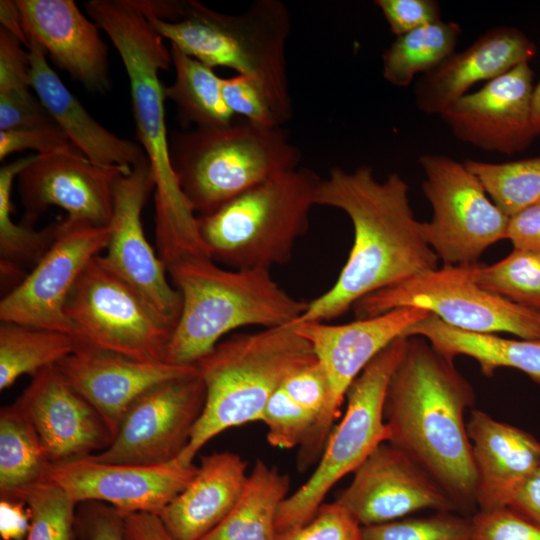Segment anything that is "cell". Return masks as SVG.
Returning <instances> with one entry per match:
<instances>
[{
	"instance_id": "cell-40",
	"label": "cell",
	"mask_w": 540,
	"mask_h": 540,
	"mask_svg": "<svg viewBox=\"0 0 540 540\" xmlns=\"http://www.w3.org/2000/svg\"><path fill=\"white\" fill-rule=\"evenodd\" d=\"M222 95L235 116L261 127H280L267 97L253 79L239 74L223 78Z\"/></svg>"
},
{
	"instance_id": "cell-54",
	"label": "cell",
	"mask_w": 540,
	"mask_h": 540,
	"mask_svg": "<svg viewBox=\"0 0 540 540\" xmlns=\"http://www.w3.org/2000/svg\"><path fill=\"white\" fill-rule=\"evenodd\" d=\"M78 534H79V536H80V540H87V539H86L82 534H80L79 532H78Z\"/></svg>"
},
{
	"instance_id": "cell-43",
	"label": "cell",
	"mask_w": 540,
	"mask_h": 540,
	"mask_svg": "<svg viewBox=\"0 0 540 540\" xmlns=\"http://www.w3.org/2000/svg\"><path fill=\"white\" fill-rule=\"evenodd\" d=\"M471 520L473 540H540V527L508 507L478 510Z\"/></svg>"
},
{
	"instance_id": "cell-48",
	"label": "cell",
	"mask_w": 540,
	"mask_h": 540,
	"mask_svg": "<svg viewBox=\"0 0 540 540\" xmlns=\"http://www.w3.org/2000/svg\"><path fill=\"white\" fill-rule=\"evenodd\" d=\"M506 239L514 249L540 252V203L509 217Z\"/></svg>"
},
{
	"instance_id": "cell-25",
	"label": "cell",
	"mask_w": 540,
	"mask_h": 540,
	"mask_svg": "<svg viewBox=\"0 0 540 540\" xmlns=\"http://www.w3.org/2000/svg\"><path fill=\"white\" fill-rule=\"evenodd\" d=\"M479 510L508 507L517 488L540 467V442L530 433L475 409L467 422Z\"/></svg>"
},
{
	"instance_id": "cell-46",
	"label": "cell",
	"mask_w": 540,
	"mask_h": 540,
	"mask_svg": "<svg viewBox=\"0 0 540 540\" xmlns=\"http://www.w3.org/2000/svg\"><path fill=\"white\" fill-rule=\"evenodd\" d=\"M81 504L77 527L87 540H125L123 516L117 510L101 502Z\"/></svg>"
},
{
	"instance_id": "cell-23",
	"label": "cell",
	"mask_w": 540,
	"mask_h": 540,
	"mask_svg": "<svg viewBox=\"0 0 540 540\" xmlns=\"http://www.w3.org/2000/svg\"><path fill=\"white\" fill-rule=\"evenodd\" d=\"M15 4L28 44H36L86 89H109L107 45L98 25L74 1L15 0Z\"/></svg>"
},
{
	"instance_id": "cell-13",
	"label": "cell",
	"mask_w": 540,
	"mask_h": 540,
	"mask_svg": "<svg viewBox=\"0 0 540 540\" xmlns=\"http://www.w3.org/2000/svg\"><path fill=\"white\" fill-rule=\"evenodd\" d=\"M205 399L198 372L153 386L129 406L112 443L89 458L136 465L173 461L188 445Z\"/></svg>"
},
{
	"instance_id": "cell-14",
	"label": "cell",
	"mask_w": 540,
	"mask_h": 540,
	"mask_svg": "<svg viewBox=\"0 0 540 540\" xmlns=\"http://www.w3.org/2000/svg\"><path fill=\"white\" fill-rule=\"evenodd\" d=\"M154 190L155 178L148 160L118 178L106 254L99 258L175 328L182 298L169 282L165 264L149 244L141 218L143 207Z\"/></svg>"
},
{
	"instance_id": "cell-34",
	"label": "cell",
	"mask_w": 540,
	"mask_h": 540,
	"mask_svg": "<svg viewBox=\"0 0 540 540\" xmlns=\"http://www.w3.org/2000/svg\"><path fill=\"white\" fill-rule=\"evenodd\" d=\"M37 155L19 158L0 169V262L11 263L24 269L36 265L64 231L59 220L42 230H35L32 223H15L11 218L12 186L14 179Z\"/></svg>"
},
{
	"instance_id": "cell-26",
	"label": "cell",
	"mask_w": 540,
	"mask_h": 540,
	"mask_svg": "<svg viewBox=\"0 0 540 540\" xmlns=\"http://www.w3.org/2000/svg\"><path fill=\"white\" fill-rule=\"evenodd\" d=\"M191 482L158 514L173 540H200L221 523L247 482V463L223 451L201 456Z\"/></svg>"
},
{
	"instance_id": "cell-36",
	"label": "cell",
	"mask_w": 540,
	"mask_h": 540,
	"mask_svg": "<svg viewBox=\"0 0 540 540\" xmlns=\"http://www.w3.org/2000/svg\"><path fill=\"white\" fill-rule=\"evenodd\" d=\"M472 275L480 287L540 310V252L513 249L492 265L474 264Z\"/></svg>"
},
{
	"instance_id": "cell-5",
	"label": "cell",
	"mask_w": 540,
	"mask_h": 540,
	"mask_svg": "<svg viewBox=\"0 0 540 540\" xmlns=\"http://www.w3.org/2000/svg\"><path fill=\"white\" fill-rule=\"evenodd\" d=\"M317 360L293 324L232 335L194 365L206 389L203 411L179 458L192 463L225 430L260 421L271 396L296 370Z\"/></svg>"
},
{
	"instance_id": "cell-21",
	"label": "cell",
	"mask_w": 540,
	"mask_h": 540,
	"mask_svg": "<svg viewBox=\"0 0 540 540\" xmlns=\"http://www.w3.org/2000/svg\"><path fill=\"white\" fill-rule=\"evenodd\" d=\"M75 350L56 368L102 416L114 437L129 406L167 380L196 374L195 365L142 362L76 340Z\"/></svg>"
},
{
	"instance_id": "cell-15",
	"label": "cell",
	"mask_w": 540,
	"mask_h": 540,
	"mask_svg": "<svg viewBox=\"0 0 540 540\" xmlns=\"http://www.w3.org/2000/svg\"><path fill=\"white\" fill-rule=\"evenodd\" d=\"M198 469L179 457L159 465L105 463L87 457L52 465L44 482L62 489L76 504L101 502L121 515H158Z\"/></svg>"
},
{
	"instance_id": "cell-31",
	"label": "cell",
	"mask_w": 540,
	"mask_h": 540,
	"mask_svg": "<svg viewBox=\"0 0 540 540\" xmlns=\"http://www.w3.org/2000/svg\"><path fill=\"white\" fill-rule=\"evenodd\" d=\"M175 80L165 86L166 99L177 107L178 117L184 124L195 128H219L233 123L234 113L222 95V81L214 69L187 55L171 44Z\"/></svg>"
},
{
	"instance_id": "cell-44",
	"label": "cell",
	"mask_w": 540,
	"mask_h": 540,
	"mask_svg": "<svg viewBox=\"0 0 540 540\" xmlns=\"http://www.w3.org/2000/svg\"><path fill=\"white\" fill-rule=\"evenodd\" d=\"M21 41L0 28V95L31 99L30 64L28 51Z\"/></svg>"
},
{
	"instance_id": "cell-6",
	"label": "cell",
	"mask_w": 540,
	"mask_h": 540,
	"mask_svg": "<svg viewBox=\"0 0 540 540\" xmlns=\"http://www.w3.org/2000/svg\"><path fill=\"white\" fill-rule=\"evenodd\" d=\"M145 16V15H144ZM162 38L211 68L235 70L262 89L280 125L293 115L286 64L290 14L278 0H256L240 14L183 1L179 17L145 16Z\"/></svg>"
},
{
	"instance_id": "cell-45",
	"label": "cell",
	"mask_w": 540,
	"mask_h": 540,
	"mask_svg": "<svg viewBox=\"0 0 540 540\" xmlns=\"http://www.w3.org/2000/svg\"><path fill=\"white\" fill-rule=\"evenodd\" d=\"M374 5L396 37L442 20L440 5L434 0H375Z\"/></svg>"
},
{
	"instance_id": "cell-53",
	"label": "cell",
	"mask_w": 540,
	"mask_h": 540,
	"mask_svg": "<svg viewBox=\"0 0 540 540\" xmlns=\"http://www.w3.org/2000/svg\"><path fill=\"white\" fill-rule=\"evenodd\" d=\"M531 119L536 136L540 135V80L533 87L531 97Z\"/></svg>"
},
{
	"instance_id": "cell-47",
	"label": "cell",
	"mask_w": 540,
	"mask_h": 540,
	"mask_svg": "<svg viewBox=\"0 0 540 540\" xmlns=\"http://www.w3.org/2000/svg\"><path fill=\"white\" fill-rule=\"evenodd\" d=\"M37 97L0 95V131L54 124Z\"/></svg>"
},
{
	"instance_id": "cell-3",
	"label": "cell",
	"mask_w": 540,
	"mask_h": 540,
	"mask_svg": "<svg viewBox=\"0 0 540 540\" xmlns=\"http://www.w3.org/2000/svg\"><path fill=\"white\" fill-rule=\"evenodd\" d=\"M85 7L117 49L129 78L136 135L155 178L158 255L165 265L186 256L207 255L197 216L171 164L165 86L159 78V72L172 64L171 52L132 0H90Z\"/></svg>"
},
{
	"instance_id": "cell-37",
	"label": "cell",
	"mask_w": 540,
	"mask_h": 540,
	"mask_svg": "<svg viewBox=\"0 0 540 540\" xmlns=\"http://www.w3.org/2000/svg\"><path fill=\"white\" fill-rule=\"evenodd\" d=\"M9 500L24 502L30 511V528L25 540H76L78 504L59 487L42 482Z\"/></svg>"
},
{
	"instance_id": "cell-1",
	"label": "cell",
	"mask_w": 540,
	"mask_h": 540,
	"mask_svg": "<svg viewBox=\"0 0 540 540\" xmlns=\"http://www.w3.org/2000/svg\"><path fill=\"white\" fill-rule=\"evenodd\" d=\"M316 205L342 210L354 241L334 285L309 301L293 324L335 319L361 298L438 267L411 208L409 186L398 173L379 181L369 166L334 167L321 180Z\"/></svg>"
},
{
	"instance_id": "cell-16",
	"label": "cell",
	"mask_w": 540,
	"mask_h": 540,
	"mask_svg": "<svg viewBox=\"0 0 540 540\" xmlns=\"http://www.w3.org/2000/svg\"><path fill=\"white\" fill-rule=\"evenodd\" d=\"M50 249L0 302V320L70 334L75 330L65 313L67 298L86 265L105 250L108 227L68 226Z\"/></svg>"
},
{
	"instance_id": "cell-50",
	"label": "cell",
	"mask_w": 540,
	"mask_h": 540,
	"mask_svg": "<svg viewBox=\"0 0 540 540\" xmlns=\"http://www.w3.org/2000/svg\"><path fill=\"white\" fill-rule=\"evenodd\" d=\"M508 508L540 527V467L517 488Z\"/></svg>"
},
{
	"instance_id": "cell-20",
	"label": "cell",
	"mask_w": 540,
	"mask_h": 540,
	"mask_svg": "<svg viewBox=\"0 0 540 540\" xmlns=\"http://www.w3.org/2000/svg\"><path fill=\"white\" fill-rule=\"evenodd\" d=\"M17 401L53 465L87 458L105 450L114 439L102 416L56 366L34 376Z\"/></svg>"
},
{
	"instance_id": "cell-30",
	"label": "cell",
	"mask_w": 540,
	"mask_h": 540,
	"mask_svg": "<svg viewBox=\"0 0 540 540\" xmlns=\"http://www.w3.org/2000/svg\"><path fill=\"white\" fill-rule=\"evenodd\" d=\"M53 464L25 410L16 400L0 410V497L42 483Z\"/></svg>"
},
{
	"instance_id": "cell-35",
	"label": "cell",
	"mask_w": 540,
	"mask_h": 540,
	"mask_svg": "<svg viewBox=\"0 0 540 540\" xmlns=\"http://www.w3.org/2000/svg\"><path fill=\"white\" fill-rule=\"evenodd\" d=\"M464 163L508 217L540 203V155L502 163L471 159Z\"/></svg>"
},
{
	"instance_id": "cell-12",
	"label": "cell",
	"mask_w": 540,
	"mask_h": 540,
	"mask_svg": "<svg viewBox=\"0 0 540 540\" xmlns=\"http://www.w3.org/2000/svg\"><path fill=\"white\" fill-rule=\"evenodd\" d=\"M422 191L433 210L421 222L426 243L444 265H473L492 244L506 239L509 217L490 199L465 165L440 154H423Z\"/></svg>"
},
{
	"instance_id": "cell-8",
	"label": "cell",
	"mask_w": 540,
	"mask_h": 540,
	"mask_svg": "<svg viewBox=\"0 0 540 540\" xmlns=\"http://www.w3.org/2000/svg\"><path fill=\"white\" fill-rule=\"evenodd\" d=\"M169 147L180 188L198 216L298 168L302 159L281 127H261L240 117L225 127L174 132Z\"/></svg>"
},
{
	"instance_id": "cell-52",
	"label": "cell",
	"mask_w": 540,
	"mask_h": 540,
	"mask_svg": "<svg viewBox=\"0 0 540 540\" xmlns=\"http://www.w3.org/2000/svg\"><path fill=\"white\" fill-rule=\"evenodd\" d=\"M0 22L2 28L12 33L27 47L28 41L21 25L15 1H0Z\"/></svg>"
},
{
	"instance_id": "cell-28",
	"label": "cell",
	"mask_w": 540,
	"mask_h": 540,
	"mask_svg": "<svg viewBox=\"0 0 540 540\" xmlns=\"http://www.w3.org/2000/svg\"><path fill=\"white\" fill-rule=\"evenodd\" d=\"M403 336H421L442 355L454 361L459 355L473 358L489 377L499 368H513L540 383V341L507 339L455 328L432 313L410 326Z\"/></svg>"
},
{
	"instance_id": "cell-32",
	"label": "cell",
	"mask_w": 540,
	"mask_h": 540,
	"mask_svg": "<svg viewBox=\"0 0 540 540\" xmlns=\"http://www.w3.org/2000/svg\"><path fill=\"white\" fill-rule=\"evenodd\" d=\"M76 339L60 331L15 322L0 324V390L22 375L36 376L56 366L76 348Z\"/></svg>"
},
{
	"instance_id": "cell-42",
	"label": "cell",
	"mask_w": 540,
	"mask_h": 540,
	"mask_svg": "<svg viewBox=\"0 0 540 540\" xmlns=\"http://www.w3.org/2000/svg\"><path fill=\"white\" fill-rule=\"evenodd\" d=\"M24 150H35L38 155L71 153L83 156L56 123L0 131L1 161L12 153Z\"/></svg>"
},
{
	"instance_id": "cell-19",
	"label": "cell",
	"mask_w": 540,
	"mask_h": 540,
	"mask_svg": "<svg viewBox=\"0 0 540 540\" xmlns=\"http://www.w3.org/2000/svg\"><path fill=\"white\" fill-rule=\"evenodd\" d=\"M533 87V71L525 62L464 95L439 116L466 144L488 152L520 153L537 137L531 119Z\"/></svg>"
},
{
	"instance_id": "cell-49",
	"label": "cell",
	"mask_w": 540,
	"mask_h": 540,
	"mask_svg": "<svg viewBox=\"0 0 540 540\" xmlns=\"http://www.w3.org/2000/svg\"><path fill=\"white\" fill-rule=\"evenodd\" d=\"M30 522V511L24 502L0 500V535L3 540H25Z\"/></svg>"
},
{
	"instance_id": "cell-38",
	"label": "cell",
	"mask_w": 540,
	"mask_h": 540,
	"mask_svg": "<svg viewBox=\"0 0 540 540\" xmlns=\"http://www.w3.org/2000/svg\"><path fill=\"white\" fill-rule=\"evenodd\" d=\"M260 421L267 427V441L273 447L300 446L299 466L303 467L316 438L319 420L294 402L280 387L269 399Z\"/></svg>"
},
{
	"instance_id": "cell-27",
	"label": "cell",
	"mask_w": 540,
	"mask_h": 540,
	"mask_svg": "<svg viewBox=\"0 0 540 540\" xmlns=\"http://www.w3.org/2000/svg\"><path fill=\"white\" fill-rule=\"evenodd\" d=\"M27 48L32 90L84 157L99 165L127 169L148 160L141 146L108 131L89 114L50 67L41 48L31 42Z\"/></svg>"
},
{
	"instance_id": "cell-39",
	"label": "cell",
	"mask_w": 540,
	"mask_h": 540,
	"mask_svg": "<svg viewBox=\"0 0 540 540\" xmlns=\"http://www.w3.org/2000/svg\"><path fill=\"white\" fill-rule=\"evenodd\" d=\"M363 540H473L471 518L452 512L362 527Z\"/></svg>"
},
{
	"instance_id": "cell-11",
	"label": "cell",
	"mask_w": 540,
	"mask_h": 540,
	"mask_svg": "<svg viewBox=\"0 0 540 540\" xmlns=\"http://www.w3.org/2000/svg\"><path fill=\"white\" fill-rule=\"evenodd\" d=\"M65 313L77 341L142 362L164 361L174 330L99 255L78 277Z\"/></svg>"
},
{
	"instance_id": "cell-17",
	"label": "cell",
	"mask_w": 540,
	"mask_h": 540,
	"mask_svg": "<svg viewBox=\"0 0 540 540\" xmlns=\"http://www.w3.org/2000/svg\"><path fill=\"white\" fill-rule=\"evenodd\" d=\"M336 502L361 527L392 522L424 509H458L420 464L390 442L379 445L359 465Z\"/></svg>"
},
{
	"instance_id": "cell-2",
	"label": "cell",
	"mask_w": 540,
	"mask_h": 540,
	"mask_svg": "<svg viewBox=\"0 0 540 540\" xmlns=\"http://www.w3.org/2000/svg\"><path fill=\"white\" fill-rule=\"evenodd\" d=\"M388 383L384 418L391 444L420 464L457 508L476 504V472L464 416L475 401L454 361L421 336H406Z\"/></svg>"
},
{
	"instance_id": "cell-51",
	"label": "cell",
	"mask_w": 540,
	"mask_h": 540,
	"mask_svg": "<svg viewBox=\"0 0 540 540\" xmlns=\"http://www.w3.org/2000/svg\"><path fill=\"white\" fill-rule=\"evenodd\" d=\"M122 516L125 540H173L156 514L132 513Z\"/></svg>"
},
{
	"instance_id": "cell-9",
	"label": "cell",
	"mask_w": 540,
	"mask_h": 540,
	"mask_svg": "<svg viewBox=\"0 0 540 540\" xmlns=\"http://www.w3.org/2000/svg\"><path fill=\"white\" fill-rule=\"evenodd\" d=\"M401 336L379 352L349 387L341 422L332 429L317 468L292 495L280 504L276 515L277 534L307 524L329 491L382 443L390 440L384 418L389 380L406 345Z\"/></svg>"
},
{
	"instance_id": "cell-24",
	"label": "cell",
	"mask_w": 540,
	"mask_h": 540,
	"mask_svg": "<svg viewBox=\"0 0 540 540\" xmlns=\"http://www.w3.org/2000/svg\"><path fill=\"white\" fill-rule=\"evenodd\" d=\"M536 53V44L521 30L493 27L418 79L414 86L416 106L423 113L439 116L468 94L474 84L488 82L529 62Z\"/></svg>"
},
{
	"instance_id": "cell-4",
	"label": "cell",
	"mask_w": 540,
	"mask_h": 540,
	"mask_svg": "<svg viewBox=\"0 0 540 540\" xmlns=\"http://www.w3.org/2000/svg\"><path fill=\"white\" fill-rule=\"evenodd\" d=\"M166 269L182 298L167 363L194 365L230 331L293 324L308 307L282 289L270 270H227L206 255L179 259Z\"/></svg>"
},
{
	"instance_id": "cell-22",
	"label": "cell",
	"mask_w": 540,
	"mask_h": 540,
	"mask_svg": "<svg viewBox=\"0 0 540 540\" xmlns=\"http://www.w3.org/2000/svg\"><path fill=\"white\" fill-rule=\"evenodd\" d=\"M416 307H402L341 325L323 322L293 324L312 346L330 385L329 419L339 418L346 394L368 363L405 331L428 315Z\"/></svg>"
},
{
	"instance_id": "cell-18",
	"label": "cell",
	"mask_w": 540,
	"mask_h": 540,
	"mask_svg": "<svg viewBox=\"0 0 540 540\" xmlns=\"http://www.w3.org/2000/svg\"><path fill=\"white\" fill-rule=\"evenodd\" d=\"M132 169L96 164L71 153L38 155L18 175L25 221H33L50 206L67 212L68 226L108 227L118 178Z\"/></svg>"
},
{
	"instance_id": "cell-33",
	"label": "cell",
	"mask_w": 540,
	"mask_h": 540,
	"mask_svg": "<svg viewBox=\"0 0 540 540\" xmlns=\"http://www.w3.org/2000/svg\"><path fill=\"white\" fill-rule=\"evenodd\" d=\"M461 32L458 23L439 20L396 37L382 55L383 78L408 87L417 75L431 71L455 52Z\"/></svg>"
},
{
	"instance_id": "cell-7",
	"label": "cell",
	"mask_w": 540,
	"mask_h": 540,
	"mask_svg": "<svg viewBox=\"0 0 540 540\" xmlns=\"http://www.w3.org/2000/svg\"><path fill=\"white\" fill-rule=\"evenodd\" d=\"M321 180L312 169L298 167L197 216L208 256L233 269L270 270L287 263L309 229Z\"/></svg>"
},
{
	"instance_id": "cell-29",
	"label": "cell",
	"mask_w": 540,
	"mask_h": 540,
	"mask_svg": "<svg viewBox=\"0 0 540 540\" xmlns=\"http://www.w3.org/2000/svg\"><path fill=\"white\" fill-rule=\"evenodd\" d=\"M289 486L287 474L256 460L233 509L200 540H277L276 515Z\"/></svg>"
},
{
	"instance_id": "cell-10",
	"label": "cell",
	"mask_w": 540,
	"mask_h": 540,
	"mask_svg": "<svg viewBox=\"0 0 540 540\" xmlns=\"http://www.w3.org/2000/svg\"><path fill=\"white\" fill-rule=\"evenodd\" d=\"M473 265L443 264L373 292L358 300L352 309L357 319H362L396 308L416 307L461 330L511 333L521 339L540 341V310L477 285Z\"/></svg>"
},
{
	"instance_id": "cell-41",
	"label": "cell",
	"mask_w": 540,
	"mask_h": 540,
	"mask_svg": "<svg viewBox=\"0 0 540 540\" xmlns=\"http://www.w3.org/2000/svg\"><path fill=\"white\" fill-rule=\"evenodd\" d=\"M277 540H363L362 527L338 502L323 503L304 526L277 534Z\"/></svg>"
}]
</instances>
